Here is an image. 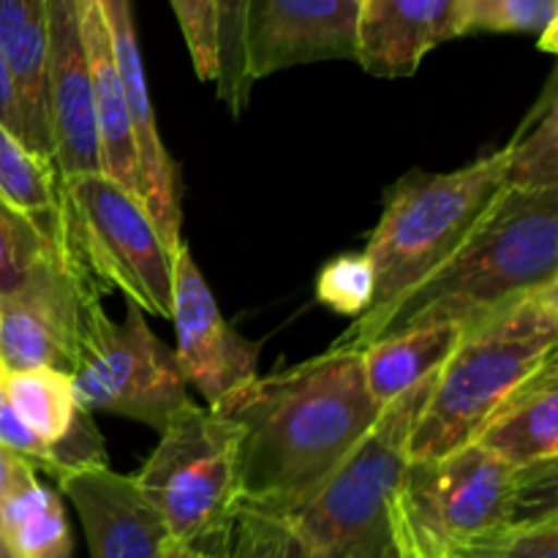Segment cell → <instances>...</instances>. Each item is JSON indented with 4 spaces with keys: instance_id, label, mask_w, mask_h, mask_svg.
<instances>
[{
    "instance_id": "obj_1",
    "label": "cell",
    "mask_w": 558,
    "mask_h": 558,
    "mask_svg": "<svg viewBox=\"0 0 558 558\" xmlns=\"http://www.w3.org/2000/svg\"><path fill=\"white\" fill-rule=\"evenodd\" d=\"M216 409L240 428L238 501L289 512L341 466L385 407L365 385L363 352L332 343L319 357L256 376Z\"/></svg>"
},
{
    "instance_id": "obj_2",
    "label": "cell",
    "mask_w": 558,
    "mask_h": 558,
    "mask_svg": "<svg viewBox=\"0 0 558 558\" xmlns=\"http://www.w3.org/2000/svg\"><path fill=\"white\" fill-rule=\"evenodd\" d=\"M550 281H558V189L507 185L439 270L398 298L374 325L338 338L336 347L363 349L376 338L428 325L469 330Z\"/></svg>"
},
{
    "instance_id": "obj_3",
    "label": "cell",
    "mask_w": 558,
    "mask_h": 558,
    "mask_svg": "<svg viewBox=\"0 0 558 558\" xmlns=\"http://www.w3.org/2000/svg\"><path fill=\"white\" fill-rule=\"evenodd\" d=\"M558 360V281L469 327L436 374L409 434V461L469 445L534 376Z\"/></svg>"
},
{
    "instance_id": "obj_4",
    "label": "cell",
    "mask_w": 558,
    "mask_h": 558,
    "mask_svg": "<svg viewBox=\"0 0 558 558\" xmlns=\"http://www.w3.org/2000/svg\"><path fill=\"white\" fill-rule=\"evenodd\" d=\"M558 461L512 466L477 441L430 461H407L392 501L396 543L414 558H441L458 545L558 515Z\"/></svg>"
},
{
    "instance_id": "obj_5",
    "label": "cell",
    "mask_w": 558,
    "mask_h": 558,
    "mask_svg": "<svg viewBox=\"0 0 558 558\" xmlns=\"http://www.w3.org/2000/svg\"><path fill=\"white\" fill-rule=\"evenodd\" d=\"M505 189V147L456 172L414 169L398 180L363 251L374 272V300L343 336L374 325L398 298L439 270L488 216Z\"/></svg>"
},
{
    "instance_id": "obj_6",
    "label": "cell",
    "mask_w": 558,
    "mask_h": 558,
    "mask_svg": "<svg viewBox=\"0 0 558 558\" xmlns=\"http://www.w3.org/2000/svg\"><path fill=\"white\" fill-rule=\"evenodd\" d=\"M436 374L392 398L341 466L303 505L283 512L322 558L398 556L392 501L409 461V434Z\"/></svg>"
},
{
    "instance_id": "obj_7",
    "label": "cell",
    "mask_w": 558,
    "mask_h": 558,
    "mask_svg": "<svg viewBox=\"0 0 558 558\" xmlns=\"http://www.w3.org/2000/svg\"><path fill=\"white\" fill-rule=\"evenodd\" d=\"M60 229L101 287L150 316H172V251L136 194L104 172L60 178Z\"/></svg>"
},
{
    "instance_id": "obj_8",
    "label": "cell",
    "mask_w": 558,
    "mask_h": 558,
    "mask_svg": "<svg viewBox=\"0 0 558 558\" xmlns=\"http://www.w3.org/2000/svg\"><path fill=\"white\" fill-rule=\"evenodd\" d=\"M238 423L194 401L161 430L134 480L178 545H199L238 505Z\"/></svg>"
},
{
    "instance_id": "obj_9",
    "label": "cell",
    "mask_w": 558,
    "mask_h": 558,
    "mask_svg": "<svg viewBox=\"0 0 558 558\" xmlns=\"http://www.w3.org/2000/svg\"><path fill=\"white\" fill-rule=\"evenodd\" d=\"M76 401L87 412L136 420L161 434L191 403L174 352L129 303L123 322L104 311L71 368Z\"/></svg>"
},
{
    "instance_id": "obj_10",
    "label": "cell",
    "mask_w": 558,
    "mask_h": 558,
    "mask_svg": "<svg viewBox=\"0 0 558 558\" xmlns=\"http://www.w3.org/2000/svg\"><path fill=\"white\" fill-rule=\"evenodd\" d=\"M63 259L20 292L0 298V365L5 374L58 368L71 374L104 314L101 287L76 245L58 229Z\"/></svg>"
},
{
    "instance_id": "obj_11",
    "label": "cell",
    "mask_w": 558,
    "mask_h": 558,
    "mask_svg": "<svg viewBox=\"0 0 558 558\" xmlns=\"http://www.w3.org/2000/svg\"><path fill=\"white\" fill-rule=\"evenodd\" d=\"M178 332V360L183 379L216 409L229 396L256 379L259 343L245 341L229 327L196 267L191 248L180 243L172 256V316Z\"/></svg>"
},
{
    "instance_id": "obj_12",
    "label": "cell",
    "mask_w": 558,
    "mask_h": 558,
    "mask_svg": "<svg viewBox=\"0 0 558 558\" xmlns=\"http://www.w3.org/2000/svg\"><path fill=\"white\" fill-rule=\"evenodd\" d=\"M360 0H248L245 71L251 85L292 65L357 58Z\"/></svg>"
},
{
    "instance_id": "obj_13",
    "label": "cell",
    "mask_w": 558,
    "mask_h": 558,
    "mask_svg": "<svg viewBox=\"0 0 558 558\" xmlns=\"http://www.w3.org/2000/svg\"><path fill=\"white\" fill-rule=\"evenodd\" d=\"M47 109L60 178L101 172L90 63L76 0H47Z\"/></svg>"
},
{
    "instance_id": "obj_14",
    "label": "cell",
    "mask_w": 558,
    "mask_h": 558,
    "mask_svg": "<svg viewBox=\"0 0 558 558\" xmlns=\"http://www.w3.org/2000/svg\"><path fill=\"white\" fill-rule=\"evenodd\" d=\"M98 3H101L104 20H107L109 38H112L114 63H118L125 109H129L131 131H134L142 174V199H145L163 243L174 254L183 243V238H180V223H183L180 174L178 163L172 161L161 134H158L145 63H142L140 41H136L134 9H131V0H98Z\"/></svg>"
},
{
    "instance_id": "obj_15",
    "label": "cell",
    "mask_w": 558,
    "mask_h": 558,
    "mask_svg": "<svg viewBox=\"0 0 558 558\" xmlns=\"http://www.w3.org/2000/svg\"><path fill=\"white\" fill-rule=\"evenodd\" d=\"M58 485L80 515L90 558H167L178 545L134 477L93 466L63 474Z\"/></svg>"
},
{
    "instance_id": "obj_16",
    "label": "cell",
    "mask_w": 558,
    "mask_h": 558,
    "mask_svg": "<svg viewBox=\"0 0 558 558\" xmlns=\"http://www.w3.org/2000/svg\"><path fill=\"white\" fill-rule=\"evenodd\" d=\"M461 0H360L357 63L368 74L412 76L425 54L461 38Z\"/></svg>"
},
{
    "instance_id": "obj_17",
    "label": "cell",
    "mask_w": 558,
    "mask_h": 558,
    "mask_svg": "<svg viewBox=\"0 0 558 558\" xmlns=\"http://www.w3.org/2000/svg\"><path fill=\"white\" fill-rule=\"evenodd\" d=\"M76 5H80L82 41H85L87 63H90L93 112H96L98 147H101V172L118 180L120 185H125L131 194L142 199L140 156H136L134 131H131L123 85H120L112 38H109L101 3L98 0H76Z\"/></svg>"
},
{
    "instance_id": "obj_18",
    "label": "cell",
    "mask_w": 558,
    "mask_h": 558,
    "mask_svg": "<svg viewBox=\"0 0 558 558\" xmlns=\"http://www.w3.org/2000/svg\"><path fill=\"white\" fill-rule=\"evenodd\" d=\"M0 54L25 114L27 150L52 163L47 109V0H0Z\"/></svg>"
},
{
    "instance_id": "obj_19",
    "label": "cell",
    "mask_w": 558,
    "mask_h": 558,
    "mask_svg": "<svg viewBox=\"0 0 558 558\" xmlns=\"http://www.w3.org/2000/svg\"><path fill=\"white\" fill-rule=\"evenodd\" d=\"M474 441L512 466L558 461V360L496 412Z\"/></svg>"
},
{
    "instance_id": "obj_20",
    "label": "cell",
    "mask_w": 558,
    "mask_h": 558,
    "mask_svg": "<svg viewBox=\"0 0 558 558\" xmlns=\"http://www.w3.org/2000/svg\"><path fill=\"white\" fill-rule=\"evenodd\" d=\"M463 332L466 330L458 325L412 327L396 336L376 338L368 347L360 349L365 385L376 403L387 407L392 398L436 374L458 347Z\"/></svg>"
},
{
    "instance_id": "obj_21",
    "label": "cell",
    "mask_w": 558,
    "mask_h": 558,
    "mask_svg": "<svg viewBox=\"0 0 558 558\" xmlns=\"http://www.w3.org/2000/svg\"><path fill=\"white\" fill-rule=\"evenodd\" d=\"M194 548L207 558H322L292 518L243 501Z\"/></svg>"
},
{
    "instance_id": "obj_22",
    "label": "cell",
    "mask_w": 558,
    "mask_h": 558,
    "mask_svg": "<svg viewBox=\"0 0 558 558\" xmlns=\"http://www.w3.org/2000/svg\"><path fill=\"white\" fill-rule=\"evenodd\" d=\"M0 523L20 558H71V532L58 494L36 480H22L0 499Z\"/></svg>"
},
{
    "instance_id": "obj_23",
    "label": "cell",
    "mask_w": 558,
    "mask_h": 558,
    "mask_svg": "<svg viewBox=\"0 0 558 558\" xmlns=\"http://www.w3.org/2000/svg\"><path fill=\"white\" fill-rule=\"evenodd\" d=\"M507 185L523 191L558 189V85H545L515 136L505 147Z\"/></svg>"
},
{
    "instance_id": "obj_24",
    "label": "cell",
    "mask_w": 558,
    "mask_h": 558,
    "mask_svg": "<svg viewBox=\"0 0 558 558\" xmlns=\"http://www.w3.org/2000/svg\"><path fill=\"white\" fill-rule=\"evenodd\" d=\"M5 403L38 436L54 445L80 412L74 381L65 371L33 368L5 376Z\"/></svg>"
},
{
    "instance_id": "obj_25",
    "label": "cell",
    "mask_w": 558,
    "mask_h": 558,
    "mask_svg": "<svg viewBox=\"0 0 558 558\" xmlns=\"http://www.w3.org/2000/svg\"><path fill=\"white\" fill-rule=\"evenodd\" d=\"M0 196L58 232L60 174L0 123Z\"/></svg>"
},
{
    "instance_id": "obj_26",
    "label": "cell",
    "mask_w": 558,
    "mask_h": 558,
    "mask_svg": "<svg viewBox=\"0 0 558 558\" xmlns=\"http://www.w3.org/2000/svg\"><path fill=\"white\" fill-rule=\"evenodd\" d=\"M60 259L63 243L58 232L0 196V298L20 292Z\"/></svg>"
},
{
    "instance_id": "obj_27",
    "label": "cell",
    "mask_w": 558,
    "mask_h": 558,
    "mask_svg": "<svg viewBox=\"0 0 558 558\" xmlns=\"http://www.w3.org/2000/svg\"><path fill=\"white\" fill-rule=\"evenodd\" d=\"M558 0H461V31L529 33L548 52H556Z\"/></svg>"
},
{
    "instance_id": "obj_28",
    "label": "cell",
    "mask_w": 558,
    "mask_h": 558,
    "mask_svg": "<svg viewBox=\"0 0 558 558\" xmlns=\"http://www.w3.org/2000/svg\"><path fill=\"white\" fill-rule=\"evenodd\" d=\"M218 38V98L232 114H243L254 85L245 71V9L248 0H213Z\"/></svg>"
},
{
    "instance_id": "obj_29",
    "label": "cell",
    "mask_w": 558,
    "mask_h": 558,
    "mask_svg": "<svg viewBox=\"0 0 558 558\" xmlns=\"http://www.w3.org/2000/svg\"><path fill=\"white\" fill-rule=\"evenodd\" d=\"M447 558H558V515L494 529L452 548Z\"/></svg>"
},
{
    "instance_id": "obj_30",
    "label": "cell",
    "mask_w": 558,
    "mask_h": 558,
    "mask_svg": "<svg viewBox=\"0 0 558 558\" xmlns=\"http://www.w3.org/2000/svg\"><path fill=\"white\" fill-rule=\"evenodd\" d=\"M316 300L336 314L363 316L374 300V272L365 254H347L327 262L316 281Z\"/></svg>"
},
{
    "instance_id": "obj_31",
    "label": "cell",
    "mask_w": 558,
    "mask_h": 558,
    "mask_svg": "<svg viewBox=\"0 0 558 558\" xmlns=\"http://www.w3.org/2000/svg\"><path fill=\"white\" fill-rule=\"evenodd\" d=\"M178 25L183 31L191 63L202 82L218 80V38H216V9L213 0H169Z\"/></svg>"
},
{
    "instance_id": "obj_32",
    "label": "cell",
    "mask_w": 558,
    "mask_h": 558,
    "mask_svg": "<svg viewBox=\"0 0 558 558\" xmlns=\"http://www.w3.org/2000/svg\"><path fill=\"white\" fill-rule=\"evenodd\" d=\"M0 445L5 450H11L14 456H20L22 461L31 463L33 469H44L47 472L49 466V447L47 441L38 439L14 412H11L9 403H3L0 409Z\"/></svg>"
},
{
    "instance_id": "obj_33",
    "label": "cell",
    "mask_w": 558,
    "mask_h": 558,
    "mask_svg": "<svg viewBox=\"0 0 558 558\" xmlns=\"http://www.w3.org/2000/svg\"><path fill=\"white\" fill-rule=\"evenodd\" d=\"M0 123L27 147V129H25V114H22L20 96H16L14 80H11L5 60L0 54ZM33 153V150H31Z\"/></svg>"
},
{
    "instance_id": "obj_34",
    "label": "cell",
    "mask_w": 558,
    "mask_h": 558,
    "mask_svg": "<svg viewBox=\"0 0 558 558\" xmlns=\"http://www.w3.org/2000/svg\"><path fill=\"white\" fill-rule=\"evenodd\" d=\"M33 474H36V469H33L31 463L22 461L20 456H14V452L5 450V447L0 445V499H3L11 488H16L22 480L33 477Z\"/></svg>"
},
{
    "instance_id": "obj_35",
    "label": "cell",
    "mask_w": 558,
    "mask_h": 558,
    "mask_svg": "<svg viewBox=\"0 0 558 558\" xmlns=\"http://www.w3.org/2000/svg\"><path fill=\"white\" fill-rule=\"evenodd\" d=\"M167 558H207V556L202 554L199 548H194V545H174Z\"/></svg>"
},
{
    "instance_id": "obj_36",
    "label": "cell",
    "mask_w": 558,
    "mask_h": 558,
    "mask_svg": "<svg viewBox=\"0 0 558 558\" xmlns=\"http://www.w3.org/2000/svg\"><path fill=\"white\" fill-rule=\"evenodd\" d=\"M0 558H20V556H16V550L11 548L9 537H5V532H3V523H0Z\"/></svg>"
},
{
    "instance_id": "obj_37",
    "label": "cell",
    "mask_w": 558,
    "mask_h": 558,
    "mask_svg": "<svg viewBox=\"0 0 558 558\" xmlns=\"http://www.w3.org/2000/svg\"><path fill=\"white\" fill-rule=\"evenodd\" d=\"M5 376H9V374H5V368L0 365V387H5Z\"/></svg>"
},
{
    "instance_id": "obj_38",
    "label": "cell",
    "mask_w": 558,
    "mask_h": 558,
    "mask_svg": "<svg viewBox=\"0 0 558 558\" xmlns=\"http://www.w3.org/2000/svg\"><path fill=\"white\" fill-rule=\"evenodd\" d=\"M3 403H5V392H3V387H0V409H3Z\"/></svg>"
},
{
    "instance_id": "obj_39",
    "label": "cell",
    "mask_w": 558,
    "mask_h": 558,
    "mask_svg": "<svg viewBox=\"0 0 558 558\" xmlns=\"http://www.w3.org/2000/svg\"><path fill=\"white\" fill-rule=\"evenodd\" d=\"M398 550H401V548H398ZM401 558H414V556H409V554H403V550H401ZM441 558H447V556H441Z\"/></svg>"
},
{
    "instance_id": "obj_40",
    "label": "cell",
    "mask_w": 558,
    "mask_h": 558,
    "mask_svg": "<svg viewBox=\"0 0 558 558\" xmlns=\"http://www.w3.org/2000/svg\"><path fill=\"white\" fill-rule=\"evenodd\" d=\"M396 558H401V550H398V556Z\"/></svg>"
}]
</instances>
